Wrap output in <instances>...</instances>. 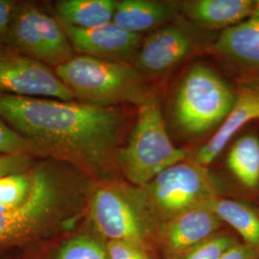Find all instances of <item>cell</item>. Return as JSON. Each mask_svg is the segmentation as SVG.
I'll use <instances>...</instances> for the list:
<instances>
[{"mask_svg": "<svg viewBox=\"0 0 259 259\" xmlns=\"http://www.w3.org/2000/svg\"><path fill=\"white\" fill-rule=\"evenodd\" d=\"M0 117L44 157L63 159L97 175L117 164L126 123L119 108L0 94Z\"/></svg>", "mask_w": 259, "mask_h": 259, "instance_id": "obj_1", "label": "cell"}, {"mask_svg": "<svg viewBox=\"0 0 259 259\" xmlns=\"http://www.w3.org/2000/svg\"><path fill=\"white\" fill-rule=\"evenodd\" d=\"M35 182L27 200L0 212V255L19 254L74 231L85 215L94 183H87L83 169L56 157L35 163Z\"/></svg>", "mask_w": 259, "mask_h": 259, "instance_id": "obj_2", "label": "cell"}, {"mask_svg": "<svg viewBox=\"0 0 259 259\" xmlns=\"http://www.w3.org/2000/svg\"><path fill=\"white\" fill-rule=\"evenodd\" d=\"M85 216L107 241H127L146 250L157 241L159 222L142 187L117 180L94 183Z\"/></svg>", "mask_w": 259, "mask_h": 259, "instance_id": "obj_3", "label": "cell"}, {"mask_svg": "<svg viewBox=\"0 0 259 259\" xmlns=\"http://www.w3.org/2000/svg\"><path fill=\"white\" fill-rule=\"evenodd\" d=\"M54 70L75 98L84 104L139 106L152 96L147 88V76L129 63L75 55Z\"/></svg>", "mask_w": 259, "mask_h": 259, "instance_id": "obj_4", "label": "cell"}, {"mask_svg": "<svg viewBox=\"0 0 259 259\" xmlns=\"http://www.w3.org/2000/svg\"><path fill=\"white\" fill-rule=\"evenodd\" d=\"M186 157L187 151L169 139L160 107L152 95L139 106L129 139L117 153V165L132 185L143 187Z\"/></svg>", "mask_w": 259, "mask_h": 259, "instance_id": "obj_5", "label": "cell"}, {"mask_svg": "<svg viewBox=\"0 0 259 259\" xmlns=\"http://www.w3.org/2000/svg\"><path fill=\"white\" fill-rule=\"evenodd\" d=\"M236 94L209 67H191L179 85L174 116L186 133L199 135L222 123L232 111Z\"/></svg>", "mask_w": 259, "mask_h": 259, "instance_id": "obj_6", "label": "cell"}, {"mask_svg": "<svg viewBox=\"0 0 259 259\" xmlns=\"http://www.w3.org/2000/svg\"><path fill=\"white\" fill-rule=\"evenodd\" d=\"M142 188L158 222L208 204L218 196L207 167L195 159H185L167 168Z\"/></svg>", "mask_w": 259, "mask_h": 259, "instance_id": "obj_7", "label": "cell"}, {"mask_svg": "<svg viewBox=\"0 0 259 259\" xmlns=\"http://www.w3.org/2000/svg\"><path fill=\"white\" fill-rule=\"evenodd\" d=\"M5 42L50 67L63 65L75 56L61 21L32 3L18 4Z\"/></svg>", "mask_w": 259, "mask_h": 259, "instance_id": "obj_8", "label": "cell"}, {"mask_svg": "<svg viewBox=\"0 0 259 259\" xmlns=\"http://www.w3.org/2000/svg\"><path fill=\"white\" fill-rule=\"evenodd\" d=\"M0 94L74 102L52 67L15 51H0Z\"/></svg>", "mask_w": 259, "mask_h": 259, "instance_id": "obj_9", "label": "cell"}, {"mask_svg": "<svg viewBox=\"0 0 259 259\" xmlns=\"http://www.w3.org/2000/svg\"><path fill=\"white\" fill-rule=\"evenodd\" d=\"M221 224L208 204L196 206L159 222L157 242L167 259H179L215 234Z\"/></svg>", "mask_w": 259, "mask_h": 259, "instance_id": "obj_10", "label": "cell"}, {"mask_svg": "<svg viewBox=\"0 0 259 259\" xmlns=\"http://www.w3.org/2000/svg\"><path fill=\"white\" fill-rule=\"evenodd\" d=\"M195 44L194 34L185 23H169L142 40L134 65L146 76L162 74L183 62Z\"/></svg>", "mask_w": 259, "mask_h": 259, "instance_id": "obj_11", "label": "cell"}, {"mask_svg": "<svg viewBox=\"0 0 259 259\" xmlns=\"http://www.w3.org/2000/svg\"><path fill=\"white\" fill-rule=\"evenodd\" d=\"M61 21V20H60ZM77 55L129 63L136 60L141 36L131 33L114 22L93 29H80L62 22Z\"/></svg>", "mask_w": 259, "mask_h": 259, "instance_id": "obj_12", "label": "cell"}, {"mask_svg": "<svg viewBox=\"0 0 259 259\" xmlns=\"http://www.w3.org/2000/svg\"><path fill=\"white\" fill-rule=\"evenodd\" d=\"M259 119V85L247 84L236 94L232 111L227 115L216 134L198 150L195 160L207 167L220 155L232 137L248 122Z\"/></svg>", "mask_w": 259, "mask_h": 259, "instance_id": "obj_13", "label": "cell"}, {"mask_svg": "<svg viewBox=\"0 0 259 259\" xmlns=\"http://www.w3.org/2000/svg\"><path fill=\"white\" fill-rule=\"evenodd\" d=\"M91 229L72 231L25 252L15 259H110L107 240Z\"/></svg>", "mask_w": 259, "mask_h": 259, "instance_id": "obj_14", "label": "cell"}, {"mask_svg": "<svg viewBox=\"0 0 259 259\" xmlns=\"http://www.w3.org/2000/svg\"><path fill=\"white\" fill-rule=\"evenodd\" d=\"M213 50L246 69L259 70L258 18H249L225 29Z\"/></svg>", "mask_w": 259, "mask_h": 259, "instance_id": "obj_15", "label": "cell"}, {"mask_svg": "<svg viewBox=\"0 0 259 259\" xmlns=\"http://www.w3.org/2000/svg\"><path fill=\"white\" fill-rule=\"evenodd\" d=\"M177 17L172 5L151 0H122L117 2L112 22L131 33L162 27Z\"/></svg>", "mask_w": 259, "mask_h": 259, "instance_id": "obj_16", "label": "cell"}, {"mask_svg": "<svg viewBox=\"0 0 259 259\" xmlns=\"http://www.w3.org/2000/svg\"><path fill=\"white\" fill-rule=\"evenodd\" d=\"M253 4L251 0H197L186 3L185 13L199 25L225 30L250 18Z\"/></svg>", "mask_w": 259, "mask_h": 259, "instance_id": "obj_17", "label": "cell"}, {"mask_svg": "<svg viewBox=\"0 0 259 259\" xmlns=\"http://www.w3.org/2000/svg\"><path fill=\"white\" fill-rule=\"evenodd\" d=\"M115 0H61L56 2L58 19L80 29H93L112 22Z\"/></svg>", "mask_w": 259, "mask_h": 259, "instance_id": "obj_18", "label": "cell"}, {"mask_svg": "<svg viewBox=\"0 0 259 259\" xmlns=\"http://www.w3.org/2000/svg\"><path fill=\"white\" fill-rule=\"evenodd\" d=\"M208 205L222 222L227 223L240 234L245 243L259 249V214L253 208L218 196Z\"/></svg>", "mask_w": 259, "mask_h": 259, "instance_id": "obj_19", "label": "cell"}, {"mask_svg": "<svg viewBox=\"0 0 259 259\" xmlns=\"http://www.w3.org/2000/svg\"><path fill=\"white\" fill-rule=\"evenodd\" d=\"M227 163L241 185L255 188L259 185V139L246 135L237 139L230 150Z\"/></svg>", "mask_w": 259, "mask_h": 259, "instance_id": "obj_20", "label": "cell"}, {"mask_svg": "<svg viewBox=\"0 0 259 259\" xmlns=\"http://www.w3.org/2000/svg\"><path fill=\"white\" fill-rule=\"evenodd\" d=\"M35 163L25 172L0 178V212L12 210L27 200L35 182Z\"/></svg>", "mask_w": 259, "mask_h": 259, "instance_id": "obj_21", "label": "cell"}, {"mask_svg": "<svg viewBox=\"0 0 259 259\" xmlns=\"http://www.w3.org/2000/svg\"><path fill=\"white\" fill-rule=\"evenodd\" d=\"M29 154L44 157L42 153L29 139L24 138L0 117V155Z\"/></svg>", "mask_w": 259, "mask_h": 259, "instance_id": "obj_22", "label": "cell"}, {"mask_svg": "<svg viewBox=\"0 0 259 259\" xmlns=\"http://www.w3.org/2000/svg\"><path fill=\"white\" fill-rule=\"evenodd\" d=\"M236 240L229 234L215 233L179 259H219Z\"/></svg>", "mask_w": 259, "mask_h": 259, "instance_id": "obj_23", "label": "cell"}, {"mask_svg": "<svg viewBox=\"0 0 259 259\" xmlns=\"http://www.w3.org/2000/svg\"><path fill=\"white\" fill-rule=\"evenodd\" d=\"M107 250L110 259H151L147 250L127 241L108 240Z\"/></svg>", "mask_w": 259, "mask_h": 259, "instance_id": "obj_24", "label": "cell"}, {"mask_svg": "<svg viewBox=\"0 0 259 259\" xmlns=\"http://www.w3.org/2000/svg\"><path fill=\"white\" fill-rule=\"evenodd\" d=\"M36 162V157L29 154L0 155V178L29 170Z\"/></svg>", "mask_w": 259, "mask_h": 259, "instance_id": "obj_25", "label": "cell"}, {"mask_svg": "<svg viewBox=\"0 0 259 259\" xmlns=\"http://www.w3.org/2000/svg\"><path fill=\"white\" fill-rule=\"evenodd\" d=\"M17 7L14 1L0 0V42L6 41Z\"/></svg>", "mask_w": 259, "mask_h": 259, "instance_id": "obj_26", "label": "cell"}, {"mask_svg": "<svg viewBox=\"0 0 259 259\" xmlns=\"http://www.w3.org/2000/svg\"><path fill=\"white\" fill-rule=\"evenodd\" d=\"M219 259H259V249L247 243H235Z\"/></svg>", "mask_w": 259, "mask_h": 259, "instance_id": "obj_27", "label": "cell"}, {"mask_svg": "<svg viewBox=\"0 0 259 259\" xmlns=\"http://www.w3.org/2000/svg\"><path fill=\"white\" fill-rule=\"evenodd\" d=\"M250 18H258L259 19V0L254 1L253 8L250 14Z\"/></svg>", "mask_w": 259, "mask_h": 259, "instance_id": "obj_28", "label": "cell"}, {"mask_svg": "<svg viewBox=\"0 0 259 259\" xmlns=\"http://www.w3.org/2000/svg\"><path fill=\"white\" fill-rule=\"evenodd\" d=\"M0 259H15L12 255H0Z\"/></svg>", "mask_w": 259, "mask_h": 259, "instance_id": "obj_29", "label": "cell"}]
</instances>
